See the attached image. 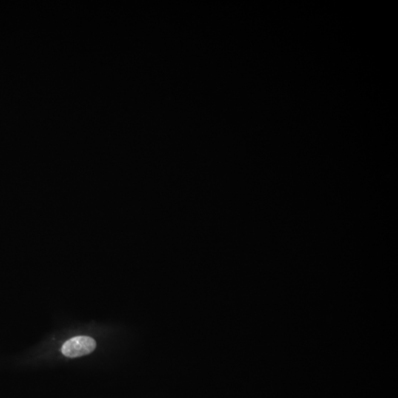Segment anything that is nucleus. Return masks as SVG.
I'll return each instance as SVG.
<instances>
[{
    "mask_svg": "<svg viewBox=\"0 0 398 398\" xmlns=\"http://www.w3.org/2000/svg\"><path fill=\"white\" fill-rule=\"evenodd\" d=\"M96 342L90 336H76L67 341L61 348L64 356L69 358L81 357L93 352Z\"/></svg>",
    "mask_w": 398,
    "mask_h": 398,
    "instance_id": "1",
    "label": "nucleus"
}]
</instances>
